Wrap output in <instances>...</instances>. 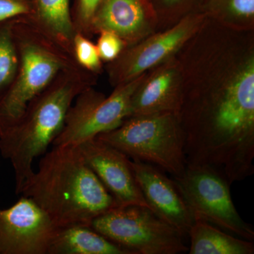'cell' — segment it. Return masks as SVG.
<instances>
[{
	"mask_svg": "<svg viewBox=\"0 0 254 254\" xmlns=\"http://www.w3.org/2000/svg\"><path fill=\"white\" fill-rule=\"evenodd\" d=\"M14 33L19 64L12 85L0 101V133L18 123L30 102L60 73L78 65L31 16L16 18Z\"/></svg>",
	"mask_w": 254,
	"mask_h": 254,
	"instance_id": "4",
	"label": "cell"
},
{
	"mask_svg": "<svg viewBox=\"0 0 254 254\" xmlns=\"http://www.w3.org/2000/svg\"><path fill=\"white\" fill-rule=\"evenodd\" d=\"M97 42L96 48L102 62L110 63L122 54L127 45L118 35L109 31H102Z\"/></svg>",
	"mask_w": 254,
	"mask_h": 254,
	"instance_id": "22",
	"label": "cell"
},
{
	"mask_svg": "<svg viewBox=\"0 0 254 254\" xmlns=\"http://www.w3.org/2000/svg\"><path fill=\"white\" fill-rule=\"evenodd\" d=\"M132 160L151 164L175 177L187 170L185 136L176 113L127 118L120 126L98 136Z\"/></svg>",
	"mask_w": 254,
	"mask_h": 254,
	"instance_id": "5",
	"label": "cell"
},
{
	"mask_svg": "<svg viewBox=\"0 0 254 254\" xmlns=\"http://www.w3.org/2000/svg\"><path fill=\"white\" fill-rule=\"evenodd\" d=\"M58 227L31 198L0 209V254H48Z\"/></svg>",
	"mask_w": 254,
	"mask_h": 254,
	"instance_id": "10",
	"label": "cell"
},
{
	"mask_svg": "<svg viewBox=\"0 0 254 254\" xmlns=\"http://www.w3.org/2000/svg\"><path fill=\"white\" fill-rule=\"evenodd\" d=\"M78 146L88 166L118 206L138 205L150 208L132 171L131 160L126 155L98 138Z\"/></svg>",
	"mask_w": 254,
	"mask_h": 254,
	"instance_id": "11",
	"label": "cell"
},
{
	"mask_svg": "<svg viewBox=\"0 0 254 254\" xmlns=\"http://www.w3.org/2000/svg\"><path fill=\"white\" fill-rule=\"evenodd\" d=\"M15 19L0 22V101L12 85L19 64L14 33Z\"/></svg>",
	"mask_w": 254,
	"mask_h": 254,
	"instance_id": "19",
	"label": "cell"
},
{
	"mask_svg": "<svg viewBox=\"0 0 254 254\" xmlns=\"http://www.w3.org/2000/svg\"><path fill=\"white\" fill-rule=\"evenodd\" d=\"M31 16L42 31L72 55L73 27L70 0H32Z\"/></svg>",
	"mask_w": 254,
	"mask_h": 254,
	"instance_id": "16",
	"label": "cell"
},
{
	"mask_svg": "<svg viewBox=\"0 0 254 254\" xmlns=\"http://www.w3.org/2000/svg\"><path fill=\"white\" fill-rule=\"evenodd\" d=\"M48 254H133L88 225L58 227Z\"/></svg>",
	"mask_w": 254,
	"mask_h": 254,
	"instance_id": "15",
	"label": "cell"
},
{
	"mask_svg": "<svg viewBox=\"0 0 254 254\" xmlns=\"http://www.w3.org/2000/svg\"><path fill=\"white\" fill-rule=\"evenodd\" d=\"M205 14L234 29L249 31L254 21V0H208Z\"/></svg>",
	"mask_w": 254,
	"mask_h": 254,
	"instance_id": "18",
	"label": "cell"
},
{
	"mask_svg": "<svg viewBox=\"0 0 254 254\" xmlns=\"http://www.w3.org/2000/svg\"><path fill=\"white\" fill-rule=\"evenodd\" d=\"M103 0H76V4L71 13L73 27L76 33L87 38L93 36L92 23L95 14Z\"/></svg>",
	"mask_w": 254,
	"mask_h": 254,
	"instance_id": "21",
	"label": "cell"
},
{
	"mask_svg": "<svg viewBox=\"0 0 254 254\" xmlns=\"http://www.w3.org/2000/svg\"><path fill=\"white\" fill-rule=\"evenodd\" d=\"M174 180L195 219L213 224L244 240H254L253 226L241 218L232 201L230 184L216 170L187 167L185 174Z\"/></svg>",
	"mask_w": 254,
	"mask_h": 254,
	"instance_id": "8",
	"label": "cell"
},
{
	"mask_svg": "<svg viewBox=\"0 0 254 254\" xmlns=\"http://www.w3.org/2000/svg\"><path fill=\"white\" fill-rule=\"evenodd\" d=\"M149 0H103L97 11L92 32H113L127 46L153 33L157 16Z\"/></svg>",
	"mask_w": 254,
	"mask_h": 254,
	"instance_id": "14",
	"label": "cell"
},
{
	"mask_svg": "<svg viewBox=\"0 0 254 254\" xmlns=\"http://www.w3.org/2000/svg\"><path fill=\"white\" fill-rule=\"evenodd\" d=\"M188 236L190 254H254L252 241L236 238L199 219H195Z\"/></svg>",
	"mask_w": 254,
	"mask_h": 254,
	"instance_id": "17",
	"label": "cell"
},
{
	"mask_svg": "<svg viewBox=\"0 0 254 254\" xmlns=\"http://www.w3.org/2000/svg\"><path fill=\"white\" fill-rule=\"evenodd\" d=\"M182 85L181 63L173 58L147 73L132 95L128 118L166 112L177 115Z\"/></svg>",
	"mask_w": 254,
	"mask_h": 254,
	"instance_id": "13",
	"label": "cell"
},
{
	"mask_svg": "<svg viewBox=\"0 0 254 254\" xmlns=\"http://www.w3.org/2000/svg\"><path fill=\"white\" fill-rule=\"evenodd\" d=\"M72 55L76 63L95 74L102 71L103 62L100 60L96 46L89 38L79 33H76L72 43Z\"/></svg>",
	"mask_w": 254,
	"mask_h": 254,
	"instance_id": "20",
	"label": "cell"
},
{
	"mask_svg": "<svg viewBox=\"0 0 254 254\" xmlns=\"http://www.w3.org/2000/svg\"><path fill=\"white\" fill-rule=\"evenodd\" d=\"M131 167L150 210L187 236L195 218L175 180L151 164L131 160Z\"/></svg>",
	"mask_w": 254,
	"mask_h": 254,
	"instance_id": "12",
	"label": "cell"
},
{
	"mask_svg": "<svg viewBox=\"0 0 254 254\" xmlns=\"http://www.w3.org/2000/svg\"><path fill=\"white\" fill-rule=\"evenodd\" d=\"M33 15L32 0H0V22Z\"/></svg>",
	"mask_w": 254,
	"mask_h": 254,
	"instance_id": "23",
	"label": "cell"
},
{
	"mask_svg": "<svg viewBox=\"0 0 254 254\" xmlns=\"http://www.w3.org/2000/svg\"><path fill=\"white\" fill-rule=\"evenodd\" d=\"M146 74L115 87L109 97L93 87L82 91L68 109L53 145H78L120 126L129 115L132 95Z\"/></svg>",
	"mask_w": 254,
	"mask_h": 254,
	"instance_id": "7",
	"label": "cell"
},
{
	"mask_svg": "<svg viewBox=\"0 0 254 254\" xmlns=\"http://www.w3.org/2000/svg\"><path fill=\"white\" fill-rule=\"evenodd\" d=\"M161 4L165 8L177 7L182 4L185 0H160Z\"/></svg>",
	"mask_w": 254,
	"mask_h": 254,
	"instance_id": "24",
	"label": "cell"
},
{
	"mask_svg": "<svg viewBox=\"0 0 254 254\" xmlns=\"http://www.w3.org/2000/svg\"><path fill=\"white\" fill-rule=\"evenodd\" d=\"M42 156L38 171L20 194L34 200L58 227L90 226L97 217L118 206L78 145H54Z\"/></svg>",
	"mask_w": 254,
	"mask_h": 254,
	"instance_id": "2",
	"label": "cell"
},
{
	"mask_svg": "<svg viewBox=\"0 0 254 254\" xmlns=\"http://www.w3.org/2000/svg\"><path fill=\"white\" fill-rule=\"evenodd\" d=\"M96 81L97 74L79 65L65 70L30 102L17 123L0 133V153L14 168L16 194L34 173L35 159L60 134L75 98Z\"/></svg>",
	"mask_w": 254,
	"mask_h": 254,
	"instance_id": "3",
	"label": "cell"
},
{
	"mask_svg": "<svg viewBox=\"0 0 254 254\" xmlns=\"http://www.w3.org/2000/svg\"><path fill=\"white\" fill-rule=\"evenodd\" d=\"M186 82L177 113L187 167L213 168L230 185L254 173V58Z\"/></svg>",
	"mask_w": 254,
	"mask_h": 254,
	"instance_id": "1",
	"label": "cell"
},
{
	"mask_svg": "<svg viewBox=\"0 0 254 254\" xmlns=\"http://www.w3.org/2000/svg\"><path fill=\"white\" fill-rule=\"evenodd\" d=\"M205 13L187 15L177 24L127 46L107 67L114 87L131 81L175 58L206 20Z\"/></svg>",
	"mask_w": 254,
	"mask_h": 254,
	"instance_id": "9",
	"label": "cell"
},
{
	"mask_svg": "<svg viewBox=\"0 0 254 254\" xmlns=\"http://www.w3.org/2000/svg\"><path fill=\"white\" fill-rule=\"evenodd\" d=\"M90 227L133 254H177L189 251L177 229L142 205L115 207L95 218Z\"/></svg>",
	"mask_w": 254,
	"mask_h": 254,
	"instance_id": "6",
	"label": "cell"
}]
</instances>
